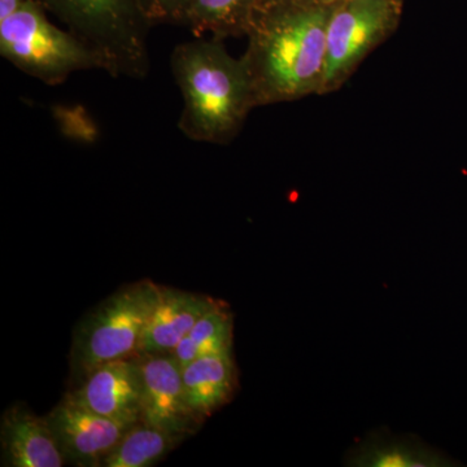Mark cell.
<instances>
[{
	"label": "cell",
	"mask_w": 467,
	"mask_h": 467,
	"mask_svg": "<svg viewBox=\"0 0 467 467\" xmlns=\"http://www.w3.org/2000/svg\"><path fill=\"white\" fill-rule=\"evenodd\" d=\"M187 405L199 423L225 405L235 391L232 350L201 356L182 368Z\"/></svg>",
	"instance_id": "12"
},
{
	"label": "cell",
	"mask_w": 467,
	"mask_h": 467,
	"mask_svg": "<svg viewBox=\"0 0 467 467\" xmlns=\"http://www.w3.org/2000/svg\"><path fill=\"white\" fill-rule=\"evenodd\" d=\"M164 285L150 279L119 288L77 326L72 368L78 377L104 362L140 355L144 331Z\"/></svg>",
	"instance_id": "4"
},
{
	"label": "cell",
	"mask_w": 467,
	"mask_h": 467,
	"mask_svg": "<svg viewBox=\"0 0 467 467\" xmlns=\"http://www.w3.org/2000/svg\"><path fill=\"white\" fill-rule=\"evenodd\" d=\"M142 389L140 356H134L98 365L67 393L94 413L134 425L142 416Z\"/></svg>",
	"instance_id": "8"
},
{
	"label": "cell",
	"mask_w": 467,
	"mask_h": 467,
	"mask_svg": "<svg viewBox=\"0 0 467 467\" xmlns=\"http://www.w3.org/2000/svg\"><path fill=\"white\" fill-rule=\"evenodd\" d=\"M150 26L180 24L184 26L190 0H140Z\"/></svg>",
	"instance_id": "17"
},
{
	"label": "cell",
	"mask_w": 467,
	"mask_h": 467,
	"mask_svg": "<svg viewBox=\"0 0 467 467\" xmlns=\"http://www.w3.org/2000/svg\"><path fill=\"white\" fill-rule=\"evenodd\" d=\"M263 3L264 0H190L184 26L198 36L209 33L220 41L245 36Z\"/></svg>",
	"instance_id": "13"
},
{
	"label": "cell",
	"mask_w": 467,
	"mask_h": 467,
	"mask_svg": "<svg viewBox=\"0 0 467 467\" xmlns=\"http://www.w3.org/2000/svg\"><path fill=\"white\" fill-rule=\"evenodd\" d=\"M216 304L217 300L208 295L192 294L164 285L161 297L144 331L140 355L173 353L198 319Z\"/></svg>",
	"instance_id": "11"
},
{
	"label": "cell",
	"mask_w": 467,
	"mask_h": 467,
	"mask_svg": "<svg viewBox=\"0 0 467 467\" xmlns=\"http://www.w3.org/2000/svg\"><path fill=\"white\" fill-rule=\"evenodd\" d=\"M404 0H335L327 29L321 97L340 90L400 26Z\"/></svg>",
	"instance_id": "6"
},
{
	"label": "cell",
	"mask_w": 467,
	"mask_h": 467,
	"mask_svg": "<svg viewBox=\"0 0 467 467\" xmlns=\"http://www.w3.org/2000/svg\"><path fill=\"white\" fill-rule=\"evenodd\" d=\"M184 439L140 420L129 427L101 467H149L164 459Z\"/></svg>",
	"instance_id": "14"
},
{
	"label": "cell",
	"mask_w": 467,
	"mask_h": 467,
	"mask_svg": "<svg viewBox=\"0 0 467 467\" xmlns=\"http://www.w3.org/2000/svg\"><path fill=\"white\" fill-rule=\"evenodd\" d=\"M359 465L367 466H441V457L407 444L376 445L364 451Z\"/></svg>",
	"instance_id": "16"
},
{
	"label": "cell",
	"mask_w": 467,
	"mask_h": 467,
	"mask_svg": "<svg viewBox=\"0 0 467 467\" xmlns=\"http://www.w3.org/2000/svg\"><path fill=\"white\" fill-rule=\"evenodd\" d=\"M99 57L113 77L146 78L150 27L140 0H39Z\"/></svg>",
	"instance_id": "3"
},
{
	"label": "cell",
	"mask_w": 467,
	"mask_h": 467,
	"mask_svg": "<svg viewBox=\"0 0 467 467\" xmlns=\"http://www.w3.org/2000/svg\"><path fill=\"white\" fill-rule=\"evenodd\" d=\"M171 70L183 100L181 133L193 142L232 143L256 109L244 58L232 57L220 39L198 36L175 46Z\"/></svg>",
	"instance_id": "2"
},
{
	"label": "cell",
	"mask_w": 467,
	"mask_h": 467,
	"mask_svg": "<svg viewBox=\"0 0 467 467\" xmlns=\"http://www.w3.org/2000/svg\"><path fill=\"white\" fill-rule=\"evenodd\" d=\"M266 2H276V0H264V3ZM297 2H330V0H297Z\"/></svg>",
	"instance_id": "19"
},
{
	"label": "cell",
	"mask_w": 467,
	"mask_h": 467,
	"mask_svg": "<svg viewBox=\"0 0 467 467\" xmlns=\"http://www.w3.org/2000/svg\"><path fill=\"white\" fill-rule=\"evenodd\" d=\"M330 2H266L247 32L243 58L257 107L321 97Z\"/></svg>",
	"instance_id": "1"
},
{
	"label": "cell",
	"mask_w": 467,
	"mask_h": 467,
	"mask_svg": "<svg viewBox=\"0 0 467 467\" xmlns=\"http://www.w3.org/2000/svg\"><path fill=\"white\" fill-rule=\"evenodd\" d=\"M30 2H39V0H0V21L11 16Z\"/></svg>",
	"instance_id": "18"
},
{
	"label": "cell",
	"mask_w": 467,
	"mask_h": 467,
	"mask_svg": "<svg viewBox=\"0 0 467 467\" xmlns=\"http://www.w3.org/2000/svg\"><path fill=\"white\" fill-rule=\"evenodd\" d=\"M46 420L66 462L81 467H101L129 427L133 426L88 410L69 393Z\"/></svg>",
	"instance_id": "7"
},
{
	"label": "cell",
	"mask_w": 467,
	"mask_h": 467,
	"mask_svg": "<svg viewBox=\"0 0 467 467\" xmlns=\"http://www.w3.org/2000/svg\"><path fill=\"white\" fill-rule=\"evenodd\" d=\"M233 328L232 313L223 303L217 301L181 340L173 355L183 368L201 356L232 350Z\"/></svg>",
	"instance_id": "15"
},
{
	"label": "cell",
	"mask_w": 467,
	"mask_h": 467,
	"mask_svg": "<svg viewBox=\"0 0 467 467\" xmlns=\"http://www.w3.org/2000/svg\"><path fill=\"white\" fill-rule=\"evenodd\" d=\"M140 364L143 384L140 420L184 438L195 432L201 423L187 405L182 367L173 353L140 355Z\"/></svg>",
	"instance_id": "9"
},
{
	"label": "cell",
	"mask_w": 467,
	"mask_h": 467,
	"mask_svg": "<svg viewBox=\"0 0 467 467\" xmlns=\"http://www.w3.org/2000/svg\"><path fill=\"white\" fill-rule=\"evenodd\" d=\"M2 466L61 467L66 459L46 417H38L23 404H14L0 420Z\"/></svg>",
	"instance_id": "10"
},
{
	"label": "cell",
	"mask_w": 467,
	"mask_h": 467,
	"mask_svg": "<svg viewBox=\"0 0 467 467\" xmlns=\"http://www.w3.org/2000/svg\"><path fill=\"white\" fill-rule=\"evenodd\" d=\"M41 2L0 21V55L43 84H63L73 73L103 69L99 57L72 32L52 24Z\"/></svg>",
	"instance_id": "5"
}]
</instances>
